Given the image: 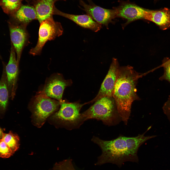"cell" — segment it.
<instances>
[{"instance_id":"cell-23","label":"cell","mask_w":170,"mask_h":170,"mask_svg":"<svg viewBox=\"0 0 170 170\" xmlns=\"http://www.w3.org/2000/svg\"><path fill=\"white\" fill-rule=\"evenodd\" d=\"M4 129L0 127V139H1L2 138L4 133Z\"/></svg>"},{"instance_id":"cell-19","label":"cell","mask_w":170,"mask_h":170,"mask_svg":"<svg viewBox=\"0 0 170 170\" xmlns=\"http://www.w3.org/2000/svg\"><path fill=\"white\" fill-rule=\"evenodd\" d=\"M2 139L14 153L18 149L19 146V137L12 131H10L7 133H4Z\"/></svg>"},{"instance_id":"cell-5","label":"cell","mask_w":170,"mask_h":170,"mask_svg":"<svg viewBox=\"0 0 170 170\" xmlns=\"http://www.w3.org/2000/svg\"><path fill=\"white\" fill-rule=\"evenodd\" d=\"M60 102L51 98L42 90L33 99L31 104L34 121L38 127H41L47 118L60 106Z\"/></svg>"},{"instance_id":"cell-12","label":"cell","mask_w":170,"mask_h":170,"mask_svg":"<svg viewBox=\"0 0 170 170\" xmlns=\"http://www.w3.org/2000/svg\"><path fill=\"white\" fill-rule=\"evenodd\" d=\"M117 17L127 20V23L135 20L144 19L146 9L129 1H121L119 5L114 8Z\"/></svg>"},{"instance_id":"cell-13","label":"cell","mask_w":170,"mask_h":170,"mask_svg":"<svg viewBox=\"0 0 170 170\" xmlns=\"http://www.w3.org/2000/svg\"><path fill=\"white\" fill-rule=\"evenodd\" d=\"M55 14L67 18L81 27L89 29L95 32L100 30L102 27L101 24L95 21L87 14L77 15L65 13L59 10L55 6L53 15Z\"/></svg>"},{"instance_id":"cell-10","label":"cell","mask_w":170,"mask_h":170,"mask_svg":"<svg viewBox=\"0 0 170 170\" xmlns=\"http://www.w3.org/2000/svg\"><path fill=\"white\" fill-rule=\"evenodd\" d=\"M119 67L117 60L113 58L108 72L102 83L98 94L93 100L87 102V104L92 103L103 97L112 96L116 80L117 71Z\"/></svg>"},{"instance_id":"cell-7","label":"cell","mask_w":170,"mask_h":170,"mask_svg":"<svg viewBox=\"0 0 170 170\" xmlns=\"http://www.w3.org/2000/svg\"><path fill=\"white\" fill-rule=\"evenodd\" d=\"M79 3L82 6L81 9L87 14L95 21L106 27L113 19L117 17L116 11L114 8L112 9H106L93 3L87 4L82 0H79Z\"/></svg>"},{"instance_id":"cell-2","label":"cell","mask_w":170,"mask_h":170,"mask_svg":"<svg viewBox=\"0 0 170 170\" xmlns=\"http://www.w3.org/2000/svg\"><path fill=\"white\" fill-rule=\"evenodd\" d=\"M141 76L129 65L119 66L117 70L112 97L122 120L125 125L127 124L131 115L133 102L140 99L136 93V86Z\"/></svg>"},{"instance_id":"cell-24","label":"cell","mask_w":170,"mask_h":170,"mask_svg":"<svg viewBox=\"0 0 170 170\" xmlns=\"http://www.w3.org/2000/svg\"><path fill=\"white\" fill-rule=\"evenodd\" d=\"M89 2V4H91L93 3L92 1L91 0H86Z\"/></svg>"},{"instance_id":"cell-3","label":"cell","mask_w":170,"mask_h":170,"mask_svg":"<svg viewBox=\"0 0 170 170\" xmlns=\"http://www.w3.org/2000/svg\"><path fill=\"white\" fill-rule=\"evenodd\" d=\"M82 113L86 121L95 119L108 126L117 125L122 121L112 96L100 98Z\"/></svg>"},{"instance_id":"cell-22","label":"cell","mask_w":170,"mask_h":170,"mask_svg":"<svg viewBox=\"0 0 170 170\" xmlns=\"http://www.w3.org/2000/svg\"><path fill=\"white\" fill-rule=\"evenodd\" d=\"M162 109L163 112L166 115L170 122V95L168 99L164 104Z\"/></svg>"},{"instance_id":"cell-17","label":"cell","mask_w":170,"mask_h":170,"mask_svg":"<svg viewBox=\"0 0 170 170\" xmlns=\"http://www.w3.org/2000/svg\"><path fill=\"white\" fill-rule=\"evenodd\" d=\"M3 69L0 80V114L4 115L7 108L9 97L7 85L5 67L6 65L3 62Z\"/></svg>"},{"instance_id":"cell-1","label":"cell","mask_w":170,"mask_h":170,"mask_svg":"<svg viewBox=\"0 0 170 170\" xmlns=\"http://www.w3.org/2000/svg\"><path fill=\"white\" fill-rule=\"evenodd\" d=\"M149 127L144 133L134 137L121 135L115 139L105 140L94 136L92 141L98 145L102 153L98 157L97 164L111 163L121 167L125 162H138L137 152L140 147L147 140L155 136H145Z\"/></svg>"},{"instance_id":"cell-6","label":"cell","mask_w":170,"mask_h":170,"mask_svg":"<svg viewBox=\"0 0 170 170\" xmlns=\"http://www.w3.org/2000/svg\"><path fill=\"white\" fill-rule=\"evenodd\" d=\"M40 24L38 37L35 46L31 49L29 53L34 56L39 55L45 43L54 39L63 34V29L61 23L55 21L52 17L43 21Z\"/></svg>"},{"instance_id":"cell-16","label":"cell","mask_w":170,"mask_h":170,"mask_svg":"<svg viewBox=\"0 0 170 170\" xmlns=\"http://www.w3.org/2000/svg\"><path fill=\"white\" fill-rule=\"evenodd\" d=\"M10 16L11 18L10 20L17 23L27 25L32 20L37 19L35 9L33 6L29 5H21Z\"/></svg>"},{"instance_id":"cell-20","label":"cell","mask_w":170,"mask_h":170,"mask_svg":"<svg viewBox=\"0 0 170 170\" xmlns=\"http://www.w3.org/2000/svg\"><path fill=\"white\" fill-rule=\"evenodd\" d=\"M160 67H163L164 72L163 74L159 78V80L161 81L166 80L170 83V58L164 59Z\"/></svg>"},{"instance_id":"cell-4","label":"cell","mask_w":170,"mask_h":170,"mask_svg":"<svg viewBox=\"0 0 170 170\" xmlns=\"http://www.w3.org/2000/svg\"><path fill=\"white\" fill-rule=\"evenodd\" d=\"M60 108L54 115L53 117L68 129L71 130L79 128L86 121L80 110L87 102H69L62 100Z\"/></svg>"},{"instance_id":"cell-8","label":"cell","mask_w":170,"mask_h":170,"mask_svg":"<svg viewBox=\"0 0 170 170\" xmlns=\"http://www.w3.org/2000/svg\"><path fill=\"white\" fill-rule=\"evenodd\" d=\"M11 43L14 48L19 64L22 51L28 38L26 29L27 25L17 23L9 20L8 21Z\"/></svg>"},{"instance_id":"cell-18","label":"cell","mask_w":170,"mask_h":170,"mask_svg":"<svg viewBox=\"0 0 170 170\" xmlns=\"http://www.w3.org/2000/svg\"><path fill=\"white\" fill-rule=\"evenodd\" d=\"M22 0H0V5L6 13L12 14L20 7Z\"/></svg>"},{"instance_id":"cell-11","label":"cell","mask_w":170,"mask_h":170,"mask_svg":"<svg viewBox=\"0 0 170 170\" xmlns=\"http://www.w3.org/2000/svg\"><path fill=\"white\" fill-rule=\"evenodd\" d=\"M11 43L9 60L8 64L6 65L5 69L9 97L13 100L15 95L17 87L19 64L16 58L14 48L12 43Z\"/></svg>"},{"instance_id":"cell-21","label":"cell","mask_w":170,"mask_h":170,"mask_svg":"<svg viewBox=\"0 0 170 170\" xmlns=\"http://www.w3.org/2000/svg\"><path fill=\"white\" fill-rule=\"evenodd\" d=\"M14 153L3 139L2 138L0 139V157L8 158Z\"/></svg>"},{"instance_id":"cell-9","label":"cell","mask_w":170,"mask_h":170,"mask_svg":"<svg viewBox=\"0 0 170 170\" xmlns=\"http://www.w3.org/2000/svg\"><path fill=\"white\" fill-rule=\"evenodd\" d=\"M72 83L71 80H65L61 74H55L47 80L43 90L48 96L60 102L65 88Z\"/></svg>"},{"instance_id":"cell-14","label":"cell","mask_w":170,"mask_h":170,"mask_svg":"<svg viewBox=\"0 0 170 170\" xmlns=\"http://www.w3.org/2000/svg\"><path fill=\"white\" fill-rule=\"evenodd\" d=\"M144 19L152 21L163 30L170 27V9L165 8L160 10L146 9Z\"/></svg>"},{"instance_id":"cell-25","label":"cell","mask_w":170,"mask_h":170,"mask_svg":"<svg viewBox=\"0 0 170 170\" xmlns=\"http://www.w3.org/2000/svg\"><path fill=\"white\" fill-rule=\"evenodd\" d=\"M0 59H2V57H1V56L0 54Z\"/></svg>"},{"instance_id":"cell-15","label":"cell","mask_w":170,"mask_h":170,"mask_svg":"<svg viewBox=\"0 0 170 170\" xmlns=\"http://www.w3.org/2000/svg\"><path fill=\"white\" fill-rule=\"evenodd\" d=\"M61 0H32L33 6L36 11L37 19L40 23L52 17L55 3Z\"/></svg>"}]
</instances>
